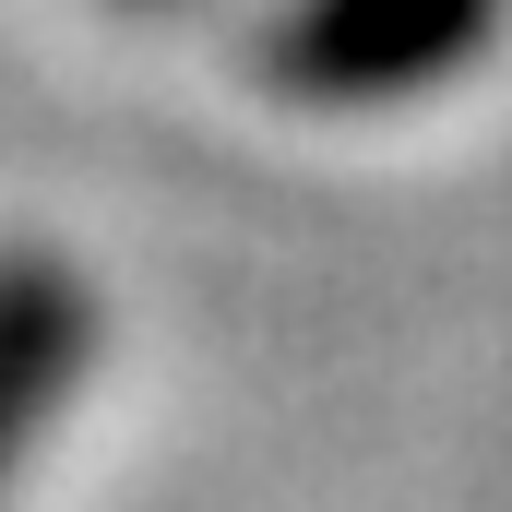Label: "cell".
Here are the masks:
<instances>
[{
	"label": "cell",
	"instance_id": "cell-1",
	"mask_svg": "<svg viewBox=\"0 0 512 512\" xmlns=\"http://www.w3.org/2000/svg\"><path fill=\"white\" fill-rule=\"evenodd\" d=\"M512 0H286L262 36V72L310 108H405L489 60Z\"/></svg>",
	"mask_w": 512,
	"mask_h": 512
},
{
	"label": "cell",
	"instance_id": "cell-2",
	"mask_svg": "<svg viewBox=\"0 0 512 512\" xmlns=\"http://www.w3.org/2000/svg\"><path fill=\"white\" fill-rule=\"evenodd\" d=\"M108 346V298L60 251H0V501L24 489L36 441L60 429V405L96 382Z\"/></svg>",
	"mask_w": 512,
	"mask_h": 512
},
{
	"label": "cell",
	"instance_id": "cell-3",
	"mask_svg": "<svg viewBox=\"0 0 512 512\" xmlns=\"http://www.w3.org/2000/svg\"><path fill=\"white\" fill-rule=\"evenodd\" d=\"M131 12H155V0H131Z\"/></svg>",
	"mask_w": 512,
	"mask_h": 512
}]
</instances>
